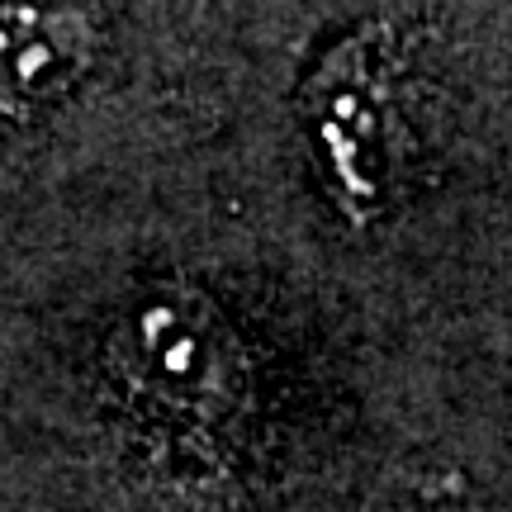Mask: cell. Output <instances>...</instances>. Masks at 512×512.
Wrapping results in <instances>:
<instances>
[{"label":"cell","instance_id":"cell-1","mask_svg":"<svg viewBox=\"0 0 512 512\" xmlns=\"http://www.w3.org/2000/svg\"><path fill=\"white\" fill-rule=\"evenodd\" d=\"M394 43L384 29L342 38L313 72L309 114L328 166L351 204H380L394 138Z\"/></svg>","mask_w":512,"mask_h":512},{"label":"cell","instance_id":"cell-2","mask_svg":"<svg viewBox=\"0 0 512 512\" xmlns=\"http://www.w3.org/2000/svg\"><path fill=\"white\" fill-rule=\"evenodd\" d=\"M91 57V29L67 0H0V110H38Z\"/></svg>","mask_w":512,"mask_h":512}]
</instances>
